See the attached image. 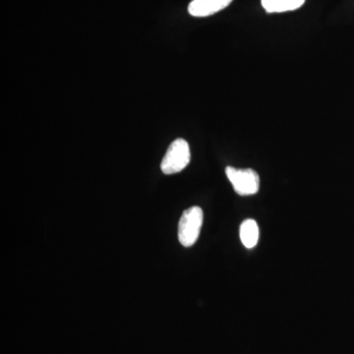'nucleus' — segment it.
I'll list each match as a JSON object with an SVG mask.
<instances>
[{
  "mask_svg": "<svg viewBox=\"0 0 354 354\" xmlns=\"http://www.w3.org/2000/svg\"><path fill=\"white\" fill-rule=\"evenodd\" d=\"M203 225V211L194 206L186 209L181 216L178 225V239L184 247L196 243Z\"/></svg>",
  "mask_w": 354,
  "mask_h": 354,
  "instance_id": "nucleus-2",
  "label": "nucleus"
},
{
  "mask_svg": "<svg viewBox=\"0 0 354 354\" xmlns=\"http://www.w3.org/2000/svg\"><path fill=\"white\" fill-rule=\"evenodd\" d=\"M191 160L190 147L186 140H174L169 145L160 164V169L167 176L183 171Z\"/></svg>",
  "mask_w": 354,
  "mask_h": 354,
  "instance_id": "nucleus-1",
  "label": "nucleus"
},
{
  "mask_svg": "<svg viewBox=\"0 0 354 354\" xmlns=\"http://www.w3.org/2000/svg\"><path fill=\"white\" fill-rule=\"evenodd\" d=\"M241 239L246 248L251 249L257 245L259 241V227L255 221L249 218L241 223Z\"/></svg>",
  "mask_w": 354,
  "mask_h": 354,
  "instance_id": "nucleus-6",
  "label": "nucleus"
},
{
  "mask_svg": "<svg viewBox=\"0 0 354 354\" xmlns=\"http://www.w3.org/2000/svg\"><path fill=\"white\" fill-rule=\"evenodd\" d=\"M234 0H192L188 12L193 17H208L227 8Z\"/></svg>",
  "mask_w": 354,
  "mask_h": 354,
  "instance_id": "nucleus-4",
  "label": "nucleus"
},
{
  "mask_svg": "<svg viewBox=\"0 0 354 354\" xmlns=\"http://www.w3.org/2000/svg\"><path fill=\"white\" fill-rule=\"evenodd\" d=\"M225 174L235 192L241 196H251L259 191L260 177L253 169L227 167Z\"/></svg>",
  "mask_w": 354,
  "mask_h": 354,
  "instance_id": "nucleus-3",
  "label": "nucleus"
},
{
  "mask_svg": "<svg viewBox=\"0 0 354 354\" xmlns=\"http://www.w3.org/2000/svg\"><path fill=\"white\" fill-rule=\"evenodd\" d=\"M306 0H261L268 13H283L300 8Z\"/></svg>",
  "mask_w": 354,
  "mask_h": 354,
  "instance_id": "nucleus-5",
  "label": "nucleus"
}]
</instances>
